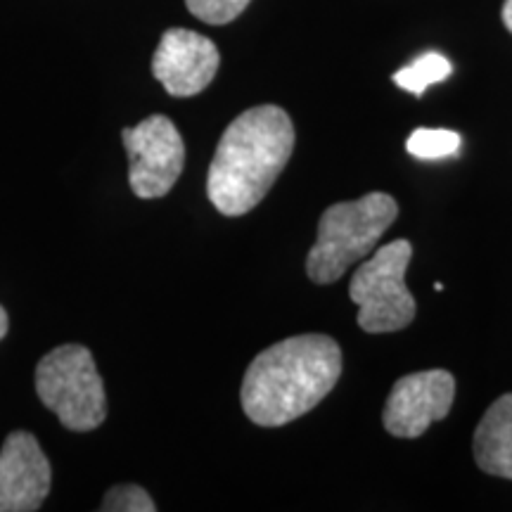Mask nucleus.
<instances>
[{"label": "nucleus", "instance_id": "obj_14", "mask_svg": "<svg viewBox=\"0 0 512 512\" xmlns=\"http://www.w3.org/2000/svg\"><path fill=\"white\" fill-rule=\"evenodd\" d=\"M185 5L197 19L221 27V24H228L235 17H240L249 0H185Z\"/></svg>", "mask_w": 512, "mask_h": 512}, {"label": "nucleus", "instance_id": "obj_12", "mask_svg": "<svg viewBox=\"0 0 512 512\" xmlns=\"http://www.w3.org/2000/svg\"><path fill=\"white\" fill-rule=\"evenodd\" d=\"M406 147L418 159H444L458 155L460 136L446 128H418L411 133Z\"/></svg>", "mask_w": 512, "mask_h": 512}, {"label": "nucleus", "instance_id": "obj_8", "mask_svg": "<svg viewBox=\"0 0 512 512\" xmlns=\"http://www.w3.org/2000/svg\"><path fill=\"white\" fill-rule=\"evenodd\" d=\"M219 62V48L207 36L190 29H169L152 57V74L169 95L190 98L214 81Z\"/></svg>", "mask_w": 512, "mask_h": 512}, {"label": "nucleus", "instance_id": "obj_16", "mask_svg": "<svg viewBox=\"0 0 512 512\" xmlns=\"http://www.w3.org/2000/svg\"><path fill=\"white\" fill-rule=\"evenodd\" d=\"M8 335V313L0 306V339Z\"/></svg>", "mask_w": 512, "mask_h": 512}, {"label": "nucleus", "instance_id": "obj_3", "mask_svg": "<svg viewBox=\"0 0 512 512\" xmlns=\"http://www.w3.org/2000/svg\"><path fill=\"white\" fill-rule=\"evenodd\" d=\"M399 216V204L387 192H370L361 200L332 204L318 221V238L306 259L313 283L330 285L373 247Z\"/></svg>", "mask_w": 512, "mask_h": 512}, {"label": "nucleus", "instance_id": "obj_2", "mask_svg": "<svg viewBox=\"0 0 512 512\" xmlns=\"http://www.w3.org/2000/svg\"><path fill=\"white\" fill-rule=\"evenodd\" d=\"M294 126L275 105L242 112L230 124L209 166V200L223 216H242L266 197L290 162Z\"/></svg>", "mask_w": 512, "mask_h": 512}, {"label": "nucleus", "instance_id": "obj_10", "mask_svg": "<svg viewBox=\"0 0 512 512\" xmlns=\"http://www.w3.org/2000/svg\"><path fill=\"white\" fill-rule=\"evenodd\" d=\"M472 451L486 475L512 479V394L491 403L475 432Z\"/></svg>", "mask_w": 512, "mask_h": 512}, {"label": "nucleus", "instance_id": "obj_5", "mask_svg": "<svg viewBox=\"0 0 512 512\" xmlns=\"http://www.w3.org/2000/svg\"><path fill=\"white\" fill-rule=\"evenodd\" d=\"M411 256V242L394 240L356 268L349 297L358 306L356 320L361 330L382 335L411 325L415 299L406 287V268L411 264Z\"/></svg>", "mask_w": 512, "mask_h": 512}, {"label": "nucleus", "instance_id": "obj_9", "mask_svg": "<svg viewBox=\"0 0 512 512\" xmlns=\"http://www.w3.org/2000/svg\"><path fill=\"white\" fill-rule=\"evenodd\" d=\"M53 470L34 434L12 432L0 451V512H34L43 505Z\"/></svg>", "mask_w": 512, "mask_h": 512}, {"label": "nucleus", "instance_id": "obj_6", "mask_svg": "<svg viewBox=\"0 0 512 512\" xmlns=\"http://www.w3.org/2000/svg\"><path fill=\"white\" fill-rule=\"evenodd\" d=\"M128 152V183L140 200H157L174 188L185 166V145L174 121L162 114L121 131Z\"/></svg>", "mask_w": 512, "mask_h": 512}, {"label": "nucleus", "instance_id": "obj_11", "mask_svg": "<svg viewBox=\"0 0 512 512\" xmlns=\"http://www.w3.org/2000/svg\"><path fill=\"white\" fill-rule=\"evenodd\" d=\"M453 72L451 62L446 60L441 53H425L420 55L418 60L403 67L401 72L394 74V83L403 91L413 93V95H422L427 88L434 86V83H441L448 79Z\"/></svg>", "mask_w": 512, "mask_h": 512}, {"label": "nucleus", "instance_id": "obj_4", "mask_svg": "<svg viewBox=\"0 0 512 512\" xmlns=\"http://www.w3.org/2000/svg\"><path fill=\"white\" fill-rule=\"evenodd\" d=\"M36 392L43 406L72 432H91L107 418L105 384L93 354L81 344H64L41 358Z\"/></svg>", "mask_w": 512, "mask_h": 512}, {"label": "nucleus", "instance_id": "obj_15", "mask_svg": "<svg viewBox=\"0 0 512 512\" xmlns=\"http://www.w3.org/2000/svg\"><path fill=\"white\" fill-rule=\"evenodd\" d=\"M503 24L512 34V0H505L503 3Z\"/></svg>", "mask_w": 512, "mask_h": 512}, {"label": "nucleus", "instance_id": "obj_1", "mask_svg": "<svg viewBox=\"0 0 512 512\" xmlns=\"http://www.w3.org/2000/svg\"><path fill=\"white\" fill-rule=\"evenodd\" d=\"M342 375V349L328 335H297L273 344L249 363L242 408L261 427L302 418L328 396Z\"/></svg>", "mask_w": 512, "mask_h": 512}, {"label": "nucleus", "instance_id": "obj_7", "mask_svg": "<svg viewBox=\"0 0 512 512\" xmlns=\"http://www.w3.org/2000/svg\"><path fill=\"white\" fill-rule=\"evenodd\" d=\"M456 380L448 370H422L401 377L384 403V427L399 439H415L432 422L444 420L453 406Z\"/></svg>", "mask_w": 512, "mask_h": 512}, {"label": "nucleus", "instance_id": "obj_13", "mask_svg": "<svg viewBox=\"0 0 512 512\" xmlns=\"http://www.w3.org/2000/svg\"><path fill=\"white\" fill-rule=\"evenodd\" d=\"M100 510L105 512H155L157 505L138 484H119L102 498Z\"/></svg>", "mask_w": 512, "mask_h": 512}]
</instances>
